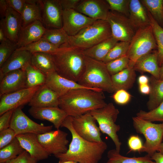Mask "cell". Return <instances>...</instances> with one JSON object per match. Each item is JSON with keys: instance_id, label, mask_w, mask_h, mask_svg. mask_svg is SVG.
I'll list each match as a JSON object with an SVG mask.
<instances>
[{"instance_id": "obj_46", "label": "cell", "mask_w": 163, "mask_h": 163, "mask_svg": "<svg viewBox=\"0 0 163 163\" xmlns=\"http://www.w3.org/2000/svg\"><path fill=\"white\" fill-rule=\"evenodd\" d=\"M127 144L130 151L141 152L143 148L142 140L137 135L131 136L128 139Z\"/></svg>"}, {"instance_id": "obj_13", "label": "cell", "mask_w": 163, "mask_h": 163, "mask_svg": "<svg viewBox=\"0 0 163 163\" xmlns=\"http://www.w3.org/2000/svg\"><path fill=\"white\" fill-rule=\"evenodd\" d=\"M40 86L26 88L0 97V115L29 103Z\"/></svg>"}, {"instance_id": "obj_9", "label": "cell", "mask_w": 163, "mask_h": 163, "mask_svg": "<svg viewBox=\"0 0 163 163\" xmlns=\"http://www.w3.org/2000/svg\"><path fill=\"white\" fill-rule=\"evenodd\" d=\"M53 127V126H45L33 121L23 112L22 107L15 109L10 125L16 135L28 133L42 134L52 130Z\"/></svg>"}, {"instance_id": "obj_36", "label": "cell", "mask_w": 163, "mask_h": 163, "mask_svg": "<svg viewBox=\"0 0 163 163\" xmlns=\"http://www.w3.org/2000/svg\"><path fill=\"white\" fill-rule=\"evenodd\" d=\"M153 18L163 28V0H141Z\"/></svg>"}, {"instance_id": "obj_7", "label": "cell", "mask_w": 163, "mask_h": 163, "mask_svg": "<svg viewBox=\"0 0 163 163\" xmlns=\"http://www.w3.org/2000/svg\"><path fill=\"white\" fill-rule=\"evenodd\" d=\"M89 112L98 123L101 132L110 137L114 144L115 149L120 152L122 143L117 133L120 127L115 123L120 113L119 110L113 103H110Z\"/></svg>"}, {"instance_id": "obj_6", "label": "cell", "mask_w": 163, "mask_h": 163, "mask_svg": "<svg viewBox=\"0 0 163 163\" xmlns=\"http://www.w3.org/2000/svg\"><path fill=\"white\" fill-rule=\"evenodd\" d=\"M157 49L151 25L138 29L130 42L126 56L129 60V66L133 67L141 58Z\"/></svg>"}, {"instance_id": "obj_27", "label": "cell", "mask_w": 163, "mask_h": 163, "mask_svg": "<svg viewBox=\"0 0 163 163\" xmlns=\"http://www.w3.org/2000/svg\"><path fill=\"white\" fill-rule=\"evenodd\" d=\"M133 67L129 66L120 72L111 75L114 92L120 89L131 88L135 82L136 76Z\"/></svg>"}, {"instance_id": "obj_58", "label": "cell", "mask_w": 163, "mask_h": 163, "mask_svg": "<svg viewBox=\"0 0 163 163\" xmlns=\"http://www.w3.org/2000/svg\"><path fill=\"white\" fill-rule=\"evenodd\" d=\"M158 152L163 154V142H162L161 144Z\"/></svg>"}, {"instance_id": "obj_56", "label": "cell", "mask_w": 163, "mask_h": 163, "mask_svg": "<svg viewBox=\"0 0 163 163\" xmlns=\"http://www.w3.org/2000/svg\"><path fill=\"white\" fill-rule=\"evenodd\" d=\"M58 163H80L72 160L62 161L59 160Z\"/></svg>"}, {"instance_id": "obj_10", "label": "cell", "mask_w": 163, "mask_h": 163, "mask_svg": "<svg viewBox=\"0 0 163 163\" xmlns=\"http://www.w3.org/2000/svg\"><path fill=\"white\" fill-rule=\"evenodd\" d=\"M96 121L89 112L72 117V126L80 136L88 141L101 142L103 141L101 137V132Z\"/></svg>"}, {"instance_id": "obj_45", "label": "cell", "mask_w": 163, "mask_h": 163, "mask_svg": "<svg viewBox=\"0 0 163 163\" xmlns=\"http://www.w3.org/2000/svg\"><path fill=\"white\" fill-rule=\"evenodd\" d=\"M131 95L126 90L120 89L115 92L113 98L115 102L120 105H124L128 103Z\"/></svg>"}, {"instance_id": "obj_20", "label": "cell", "mask_w": 163, "mask_h": 163, "mask_svg": "<svg viewBox=\"0 0 163 163\" xmlns=\"http://www.w3.org/2000/svg\"><path fill=\"white\" fill-rule=\"evenodd\" d=\"M46 29L42 22L40 21H35L22 27L16 43L18 48L38 41L42 37Z\"/></svg>"}, {"instance_id": "obj_28", "label": "cell", "mask_w": 163, "mask_h": 163, "mask_svg": "<svg viewBox=\"0 0 163 163\" xmlns=\"http://www.w3.org/2000/svg\"><path fill=\"white\" fill-rule=\"evenodd\" d=\"M21 16L22 27L37 21L42 22L40 0H26Z\"/></svg>"}, {"instance_id": "obj_40", "label": "cell", "mask_w": 163, "mask_h": 163, "mask_svg": "<svg viewBox=\"0 0 163 163\" xmlns=\"http://www.w3.org/2000/svg\"><path fill=\"white\" fill-rule=\"evenodd\" d=\"M136 116L151 122L158 121L163 123V101L158 107L151 110H139L136 113Z\"/></svg>"}, {"instance_id": "obj_39", "label": "cell", "mask_w": 163, "mask_h": 163, "mask_svg": "<svg viewBox=\"0 0 163 163\" xmlns=\"http://www.w3.org/2000/svg\"><path fill=\"white\" fill-rule=\"evenodd\" d=\"M129 43V42L118 41L110 50L102 62L106 64L126 55Z\"/></svg>"}, {"instance_id": "obj_53", "label": "cell", "mask_w": 163, "mask_h": 163, "mask_svg": "<svg viewBox=\"0 0 163 163\" xmlns=\"http://www.w3.org/2000/svg\"><path fill=\"white\" fill-rule=\"evenodd\" d=\"M139 90L141 93L145 94H149L151 90L150 85L148 84L139 85Z\"/></svg>"}, {"instance_id": "obj_29", "label": "cell", "mask_w": 163, "mask_h": 163, "mask_svg": "<svg viewBox=\"0 0 163 163\" xmlns=\"http://www.w3.org/2000/svg\"><path fill=\"white\" fill-rule=\"evenodd\" d=\"M118 41L112 36L91 48L83 50V53L87 56L102 61Z\"/></svg>"}, {"instance_id": "obj_12", "label": "cell", "mask_w": 163, "mask_h": 163, "mask_svg": "<svg viewBox=\"0 0 163 163\" xmlns=\"http://www.w3.org/2000/svg\"><path fill=\"white\" fill-rule=\"evenodd\" d=\"M37 135L40 142L49 155L64 153L68 150V134L59 129Z\"/></svg>"}, {"instance_id": "obj_8", "label": "cell", "mask_w": 163, "mask_h": 163, "mask_svg": "<svg viewBox=\"0 0 163 163\" xmlns=\"http://www.w3.org/2000/svg\"><path fill=\"white\" fill-rule=\"evenodd\" d=\"M133 126L138 133L145 139L141 152H145L151 157L158 152L163 138V123H154L137 116L132 117Z\"/></svg>"}, {"instance_id": "obj_59", "label": "cell", "mask_w": 163, "mask_h": 163, "mask_svg": "<svg viewBox=\"0 0 163 163\" xmlns=\"http://www.w3.org/2000/svg\"><path fill=\"white\" fill-rule=\"evenodd\" d=\"M0 163H6L5 162H0Z\"/></svg>"}, {"instance_id": "obj_49", "label": "cell", "mask_w": 163, "mask_h": 163, "mask_svg": "<svg viewBox=\"0 0 163 163\" xmlns=\"http://www.w3.org/2000/svg\"><path fill=\"white\" fill-rule=\"evenodd\" d=\"M26 0H5L8 8L13 9L21 15V14Z\"/></svg>"}, {"instance_id": "obj_18", "label": "cell", "mask_w": 163, "mask_h": 163, "mask_svg": "<svg viewBox=\"0 0 163 163\" xmlns=\"http://www.w3.org/2000/svg\"><path fill=\"white\" fill-rule=\"evenodd\" d=\"M29 114L35 119L48 121L59 129L62 123L68 116L62 109L58 107H31L28 110Z\"/></svg>"}, {"instance_id": "obj_41", "label": "cell", "mask_w": 163, "mask_h": 163, "mask_svg": "<svg viewBox=\"0 0 163 163\" xmlns=\"http://www.w3.org/2000/svg\"><path fill=\"white\" fill-rule=\"evenodd\" d=\"M129 62V59L126 55L105 64L108 72L111 75L128 67Z\"/></svg>"}, {"instance_id": "obj_26", "label": "cell", "mask_w": 163, "mask_h": 163, "mask_svg": "<svg viewBox=\"0 0 163 163\" xmlns=\"http://www.w3.org/2000/svg\"><path fill=\"white\" fill-rule=\"evenodd\" d=\"M160 67L159 66L157 50H154L139 59L135 63V71L147 72L155 78L159 79Z\"/></svg>"}, {"instance_id": "obj_32", "label": "cell", "mask_w": 163, "mask_h": 163, "mask_svg": "<svg viewBox=\"0 0 163 163\" xmlns=\"http://www.w3.org/2000/svg\"><path fill=\"white\" fill-rule=\"evenodd\" d=\"M107 157L108 159L106 163H155L147 155L142 157H129L122 155L115 149L109 150Z\"/></svg>"}, {"instance_id": "obj_11", "label": "cell", "mask_w": 163, "mask_h": 163, "mask_svg": "<svg viewBox=\"0 0 163 163\" xmlns=\"http://www.w3.org/2000/svg\"><path fill=\"white\" fill-rule=\"evenodd\" d=\"M106 20L110 25L113 37L119 41L130 42L136 30L128 17L110 10Z\"/></svg>"}, {"instance_id": "obj_42", "label": "cell", "mask_w": 163, "mask_h": 163, "mask_svg": "<svg viewBox=\"0 0 163 163\" xmlns=\"http://www.w3.org/2000/svg\"><path fill=\"white\" fill-rule=\"evenodd\" d=\"M17 49L18 46L16 43L8 39L0 43V68Z\"/></svg>"}, {"instance_id": "obj_1", "label": "cell", "mask_w": 163, "mask_h": 163, "mask_svg": "<svg viewBox=\"0 0 163 163\" xmlns=\"http://www.w3.org/2000/svg\"><path fill=\"white\" fill-rule=\"evenodd\" d=\"M61 127L67 129L72 139L67 151L55 156L59 160H72L80 163H98L107 150V146L104 141L100 142L88 141L75 132L72 123V117L68 116L62 122Z\"/></svg>"}, {"instance_id": "obj_54", "label": "cell", "mask_w": 163, "mask_h": 163, "mask_svg": "<svg viewBox=\"0 0 163 163\" xmlns=\"http://www.w3.org/2000/svg\"><path fill=\"white\" fill-rule=\"evenodd\" d=\"M8 39L6 35L5 29L2 22L0 21V42Z\"/></svg>"}, {"instance_id": "obj_57", "label": "cell", "mask_w": 163, "mask_h": 163, "mask_svg": "<svg viewBox=\"0 0 163 163\" xmlns=\"http://www.w3.org/2000/svg\"><path fill=\"white\" fill-rule=\"evenodd\" d=\"M159 79L163 80V64L160 67Z\"/></svg>"}, {"instance_id": "obj_48", "label": "cell", "mask_w": 163, "mask_h": 163, "mask_svg": "<svg viewBox=\"0 0 163 163\" xmlns=\"http://www.w3.org/2000/svg\"><path fill=\"white\" fill-rule=\"evenodd\" d=\"M14 110H9L0 115V131L10 127L11 121Z\"/></svg>"}, {"instance_id": "obj_19", "label": "cell", "mask_w": 163, "mask_h": 163, "mask_svg": "<svg viewBox=\"0 0 163 163\" xmlns=\"http://www.w3.org/2000/svg\"><path fill=\"white\" fill-rule=\"evenodd\" d=\"M45 84L55 91L59 97L66 94L72 90L78 89L86 88L98 91L85 87L77 82L63 77L58 74L56 72L46 75Z\"/></svg>"}, {"instance_id": "obj_3", "label": "cell", "mask_w": 163, "mask_h": 163, "mask_svg": "<svg viewBox=\"0 0 163 163\" xmlns=\"http://www.w3.org/2000/svg\"><path fill=\"white\" fill-rule=\"evenodd\" d=\"M56 72L61 76L77 82L85 68V56L83 50L65 46L50 54Z\"/></svg>"}, {"instance_id": "obj_31", "label": "cell", "mask_w": 163, "mask_h": 163, "mask_svg": "<svg viewBox=\"0 0 163 163\" xmlns=\"http://www.w3.org/2000/svg\"><path fill=\"white\" fill-rule=\"evenodd\" d=\"M30 64L46 75L56 72L54 64L49 53L43 52L32 53Z\"/></svg>"}, {"instance_id": "obj_34", "label": "cell", "mask_w": 163, "mask_h": 163, "mask_svg": "<svg viewBox=\"0 0 163 163\" xmlns=\"http://www.w3.org/2000/svg\"><path fill=\"white\" fill-rule=\"evenodd\" d=\"M69 37V36L62 28H47L42 37L54 46L60 48L67 43Z\"/></svg>"}, {"instance_id": "obj_33", "label": "cell", "mask_w": 163, "mask_h": 163, "mask_svg": "<svg viewBox=\"0 0 163 163\" xmlns=\"http://www.w3.org/2000/svg\"><path fill=\"white\" fill-rule=\"evenodd\" d=\"M23 69L25 72L27 88L41 86L45 84L46 75L32 66L30 63L27 64Z\"/></svg>"}, {"instance_id": "obj_16", "label": "cell", "mask_w": 163, "mask_h": 163, "mask_svg": "<svg viewBox=\"0 0 163 163\" xmlns=\"http://www.w3.org/2000/svg\"><path fill=\"white\" fill-rule=\"evenodd\" d=\"M75 10L95 21L106 20L110 11L106 0H81Z\"/></svg>"}, {"instance_id": "obj_44", "label": "cell", "mask_w": 163, "mask_h": 163, "mask_svg": "<svg viewBox=\"0 0 163 163\" xmlns=\"http://www.w3.org/2000/svg\"><path fill=\"white\" fill-rule=\"evenodd\" d=\"M16 136L14 131L10 127L0 131V149L10 143Z\"/></svg>"}, {"instance_id": "obj_14", "label": "cell", "mask_w": 163, "mask_h": 163, "mask_svg": "<svg viewBox=\"0 0 163 163\" xmlns=\"http://www.w3.org/2000/svg\"><path fill=\"white\" fill-rule=\"evenodd\" d=\"M96 21L75 9L63 11L62 28L69 36H73Z\"/></svg>"}, {"instance_id": "obj_5", "label": "cell", "mask_w": 163, "mask_h": 163, "mask_svg": "<svg viewBox=\"0 0 163 163\" xmlns=\"http://www.w3.org/2000/svg\"><path fill=\"white\" fill-rule=\"evenodd\" d=\"M112 37L110 25L106 20L96 21L73 36H69L65 46L84 50L89 49Z\"/></svg>"}, {"instance_id": "obj_2", "label": "cell", "mask_w": 163, "mask_h": 163, "mask_svg": "<svg viewBox=\"0 0 163 163\" xmlns=\"http://www.w3.org/2000/svg\"><path fill=\"white\" fill-rule=\"evenodd\" d=\"M105 99L102 91L78 89L60 97L59 107L68 116L76 117L104 107Z\"/></svg>"}, {"instance_id": "obj_21", "label": "cell", "mask_w": 163, "mask_h": 163, "mask_svg": "<svg viewBox=\"0 0 163 163\" xmlns=\"http://www.w3.org/2000/svg\"><path fill=\"white\" fill-rule=\"evenodd\" d=\"M16 137L24 149L38 161L48 158L49 155L40 142L37 135L28 133L17 135Z\"/></svg>"}, {"instance_id": "obj_50", "label": "cell", "mask_w": 163, "mask_h": 163, "mask_svg": "<svg viewBox=\"0 0 163 163\" xmlns=\"http://www.w3.org/2000/svg\"><path fill=\"white\" fill-rule=\"evenodd\" d=\"M81 0H59L63 10L75 9Z\"/></svg>"}, {"instance_id": "obj_22", "label": "cell", "mask_w": 163, "mask_h": 163, "mask_svg": "<svg viewBox=\"0 0 163 163\" xmlns=\"http://www.w3.org/2000/svg\"><path fill=\"white\" fill-rule=\"evenodd\" d=\"M59 96L46 84L40 86L28 103L31 107H58Z\"/></svg>"}, {"instance_id": "obj_35", "label": "cell", "mask_w": 163, "mask_h": 163, "mask_svg": "<svg viewBox=\"0 0 163 163\" xmlns=\"http://www.w3.org/2000/svg\"><path fill=\"white\" fill-rule=\"evenodd\" d=\"M24 151L16 137L10 143L0 149V162H7L16 158Z\"/></svg>"}, {"instance_id": "obj_37", "label": "cell", "mask_w": 163, "mask_h": 163, "mask_svg": "<svg viewBox=\"0 0 163 163\" xmlns=\"http://www.w3.org/2000/svg\"><path fill=\"white\" fill-rule=\"evenodd\" d=\"M59 48L51 43L44 38L42 37L36 42L17 49L26 50L32 53L43 52L50 54L56 52Z\"/></svg>"}, {"instance_id": "obj_4", "label": "cell", "mask_w": 163, "mask_h": 163, "mask_svg": "<svg viewBox=\"0 0 163 163\" xmlns=\"http://www.w3.org/2000/svg\"><path fill=\"white\" fill-rule=\"evenodd\" d=\"M78 83L98 91L114 92L111 75L106 64L86 56L85 69Z\"/></svg>"}, {"instance_id": "obj_24", "label": "cell", "mask_w": 163, "mask_h": 163, "mask_svg": "<svg viewBox=\"0 0 163 163\" xmlns=\"http://www.w3.org/2000/svg\"><path fill=\"white\" fill-rule=\"evenodd\" d=\"M129 18L136 30L151 25L148 11L140 0H130Z\"/></svg>"}, {"instance_id": "obj_51", "label": "cell", "mask_w": 163, "mask_h": 163, "mask_svg": "<svg viewBox=\"0 0 163 163\" xmlns=\"http://www.w3.org/2000/svg\"><path fill=\"white\" fill-rule=\"evenodd\" d=\"M8 8L5 0H0V15L1 19L5 18Z\"/></svg>"}, {"instance_id": "obj_15", "label": "cell", "mask_w": 163, "mask_h": 163, "mask_svg": "<svg viewBox=\"0 0 163 163\" xmlns=\"http://www.w3.org/2000/svg\"><path fill=\"white\" fill-rule=\"evenodd\" d=\"M43 24L52 28L62 27L63 9L59 0H40Z\"/></svg>"}, {"instance_id": "obj_38", "label": "cell", "mask_w": 163, "mask_h": 163, "mask_svg": "<svg viewBox=\"0 0 163 163\" xmlns=\"http://www.w3.org/2000/svg\"><path fill=\"white\" fill-rule=\"evenodd\" d=\"M148 12L151 25L157 43L158 62L160 67L163 64V28L159 25L148 11Z\"/></svg>"}, {"instance_id": "obj_52", "label": "cell", "mask_w": 163, "mask_h": 163, "mask_svg": "<svg viewBox=\"0 0 163 163\" xmlns=\"http://www.w3.org/2000/svg\"><path fill=\"white\" fill-rule=\"evenodd\" d=\"M151 158L155 163H163V154L159 152H155Z\"/></svg>"}, {"instance_id": "obj_55", "label": "cell", "mask_w": 163, "mask_h": 163, "mask_svg": "<svg viewBox=\"0 0 163 163\" xmlns=\"http://www.w3.org/2000/svg\"><path fill=\"white\" fill-rule=\"evenodd\" d=\"M149 79L145 75H141L139 76L138 79V82L139 85L148 84Z\"/></svg>"}, {"instance_id": "obj_30", "label": "cell", "mask_w": 163, "mask_h": 163, "mask_svg": "<svg viewBox=\"0 0 163 163\" xmlns=\"http://www.w3.org/2000/svg\"><path fill=\"white\" fill-rule=\"evenodd\" d=\"M149 81L151 90L147 107L149 111L156 107L163 101V80L152 75Z\"/></svg>"}, {"instance_id": "obj_23", "label": "cell", "mask_w": 163, "mask_h": 163, "mask_svg": "<svg viewBox=\"0 0 163 163\" xmlns=\"http://www.w3.org/2000/svg\"><path fill=\"white\" fill-rule=\"evenodd\" d=\"M32 55L29 51L17 49L0 68V80L8 72L23 69L30 63Z\"/></svg>"}, {"instance_id": "obj_47", "label": "cell", "mask_w": 163, "mask_h": 163, "mask_svg": "<svg viewBox=\"0 0 163 163\" xmlns=\"http://www.w3.org/2000/svg\"><path fill=\"white\" fill-rule=\"evenodd\" d=\"M37 161L25 150L16 158L6 163H37Z\"/></svg>"}, {"instance_id": "obj_43", "label": "cell", "mask_w": 163, "mask_h": 163, "mask_svg": "<svg viewBox=\"0 0 163 163\" xmlns=\"http://www.w3.org/2000/svg\"><path fill=\"white\" fill-rule=\"evenodd\" d=\"M130 0H106L110 11L120 13L129 18Z\"/></svg>"}, {"instance_id": "obj_17", "label": "cell", "mask_w": 163, "mask_h": 163, "mask_svg": "<svg viewBox=\"0 0 163 163\" xmlns=\"http://www.w3.org/2000/svg\"><path fill=\"white\" fill-rule=\"evenodd\" d=\"M26 88L25 70L21 69L11 71L0 80V97Z\"/></svg>"}, {"instance_id": "obj_25", "label": "cell", "mask_w": 163, "mask_h": 163, "mask_svg": "<svg viewBox=\"0 0 163 163\" xmlns=\"http://www.w3.org/2000/svg\"><path fill=\"white\" fill-rule=\"evenodd\" d=\"M0 21L3 24L7 38L16 43L19 33L22 28L21 15L8 8L5 18L1 19Z\"/></svg>"}]
</instances>
